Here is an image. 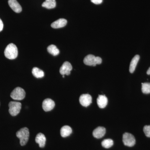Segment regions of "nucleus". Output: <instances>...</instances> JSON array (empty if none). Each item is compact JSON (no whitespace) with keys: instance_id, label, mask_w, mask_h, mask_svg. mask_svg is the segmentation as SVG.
I'll return each mask as SVG.
<instances>
[{"instance_id":"obj_24","label":"nucleus","mask_w":150,"mask_h":150,"mask_svg":"<svg viewBox=\"0 0 150 150\" xmlns=\"http://www.w3.org/2000/svg\"><path fill=\"white\" fill-rule=\"evenodd\" d=\"M3 28H4V24H3L0 18V32H1L3 30Z\"/></svg>"},{"instance_id":"obj_6","label":"nucleus","mask_w":150,"mask_h":150,"mask_svg":"<svg viewBox=\"0 0 150 150\" xmlns=\"http://www.w3.org/2000/svg\"><path fill=\"white\" fill-rule=\"evenodd\" d=\"M123 142L125 146L129 147H132L136 144L135 137L132 134L128 133L123 134Z\"/></svg>"},{"instance_id":"obj_23","label":"nucleus","mask_w":150,"mask_h":150,"mask_svg":"<svg viewBox=\"0 0 150 150\" xmlns=\"http://www.w3.org/2000/svg\"><path fill=\"white\" fill-rule=\"evenodd\" d=\"M92 2L95 4H100L103 2V0H91Z\"/></svg>"},{"instance_id":"obj_15","label":"nucleus","mask_w":150,"mask_h":150,"mask_svg":"<svg viewBox=\"0 0 150 150\" xmlns=\"http://www.w3.org/2000/svg\"><path fill=\"white\" fill-rule=\"evenodd\" d=\"M140 59V56L139 55H136L131 60L129 67V71L131 73H133L135 71L136 67Z\"/></svg>"},{"instance_id":"obj_8","label":"nucleus","mask_w":150,"mask_h":150,"mask_svg":"<svg viewBox=\"0 0 150 150\" xmlns=\"http://www.w3.org/2000/svg\"><path fill=\"white\" fill-rule=\"evenodd\" d=\"M55 102L50 98L44 100L42 103V107L44 111L46 112L51 111L55 107Z\"/></svg>"},{"instance_id":"obj_14","label":"nucleus","mask_w":150,"mask_h":150,"mask_svg":"<svg viewBox=\"0 0 150 150\" xmlns=\"http://www.w3.org/2000/svg\"><path fill=\"white\" fill-rule=\"evenodd\" d=\"M97 103L100 108H104L107 105V98L105 95H99L97 99Z\"/></svg>"},{"instance_id":"obj_17","label":"nucleus","mask_w":150,"mask_h":150,"mask_svg":"<svg viewBox=\"0 0 150 150\" xmlns=\"http://www.w3.org/2000/svg\"><path fill=\"white\" fill-rule=\"evenodd\" d=\"M56 0H46L42 4V6L43 7L47 9H52L55 8L56 6Z\"/></svg>"},{"instance_id":"obj_18","label":"nucleus","mask_w":150,"mask_h":150,"mask_svg":"<svg viewBox=\"0 0 150 150\" xmlns=\"http://www.w3.org/2000/svg\"><path fill=\"white\" fill-rule=\"evenodd\" d=\"M32 73L33 75L36 78H42L44 76L43 71L37 67H34L33 69Z\"/></svg>"},{"instance_id":"obj_13","label":"nucleus","mask_w":150,"mask_h":150,"mask_svg":"<svg viewBox=\"0 0 150 150\" xmlns=\"http://www.w3.org/2000/svg\"><path fill=\"white\" fill-rule=\"evenodd\" d=\"M35 142L38 144L39 147L43 148L46 144V138L44 134L42 133H39L36 136L35 139Z\"/></svg>"},{"instance_id":"obj_21","label":"nucleus","mask_w":150,"mask_h":150,"mask_svg":"<svg viewBox=\"0 0 150 150\" xmlns=\"http://www.w3.org/2000/svg\"><path fill=\"white\" fill-rule=\"evenodd\" d=\"M142 91L143 93L145 94L150 93V83H142Z\"/></svg>"},{"instance_id":"obj_25","label":"nucleus","mask_w":150,"mask_h":150,"mask_svg":"<svg viewBox=\"0 0 150 150\" xmlns=\"http://www.w3.org/2000/svg\"><path fill=\"white\" fill-rule=\"evenodd\" d=\"M147 74L148 75H150V67L149 68V69L147 71Z\"/></svg>"},{"instance_id":"obj_20","label":"nucleus","mask_w":150,"mask_h":150,"mask_svg":"<svg viewBox=\"0 0 150 150\" xmlns=\"http://www.w3.org/2000/svg\"><path fill=\"white\" fill-rule=\"evenodd\" d=\"M101 145L105 149H108L112 147L113 145V142L110 139H105L101 143Z\"/></svg>"},{"instance_id":"obj_7","label":"nucleus","mask_w":150,"mask_h":150,"mask_svg":"<svg viewBox=\"0 0 150 150\" xmlns=\"http://www.w3.org/2000/svg\"><path fill=\"white\" fill-rule=\"evenodd\" d=\"M79 102L82 106L88 107L92 103L91 96L88 94L81 95L79 98Z\"/></svg>"},{"instance_id":"obj_22","label":"nucleus","mask_w":150,"mask_h":150,"mask_svg":"<svg viewBox=\"0 0 150 150\" xmlns=\"http://www.w3.org/2000/svg\"><path fill=\"white\" fill-rule=\"evenodd\" d=\"M144 131L147 137H150V126H145L144 128Z\"/></svg>"},{"instance_id":"obj_1","label":"nucleus","mask_w":150,"mask_h":150,"mask_svg":"<svg viewBox=\"0 0 150 150\" xmlns=\"http://www.w3.org/2000/svg\"><path fill=\"white\" fill-rule=\"evenodd\" d=\"M4 55L6 58L9 59H16L18 55L17 47L13 43L8 44L5 50Z\"/></svg>"},{"instance_id":"obj_2","label":"nucleus","mask_w":150,"mask_h":150,"mask_svg":"<svg viewBox=\"0 0 150 150\" xmlns=\"http://www.w3.org/2000/svg\"><path fill=\"white\" fill-rule=\"evenodd\" d=\"M16 136L20 140L21 146H25L27 144L29 139V130L26 127L22 128L17 132Z\"/></svg>"},{"instance_id":"obj_16","label":"nucleus","mask_w":150,"mask_h":150,"mask_svg":"<svg viewBox=\"0 0 150 150\" xmlns=\"http://www.w3.org/2000/svg\"><path fill=\"white\" fill-rule=\"evenodd\" d=\"M72 132V130L69 126H63L61 129V135L62 137L65 138L69 136Z\"/></svg>"},{"instance_id":"obj_5","label":"nucleus","mask_w":150,"mask_h":150,"mask_svg":"<svg viewBox=\"0 0 150 150\" xmlns=\"http://www.w3.org/2000/svg\"><path fill=\"white\" fill-rule=\"evenodd\" d=\"M25 96V92L22 88L17 87L14 89L11 94L12 98L15 100H22Z\"/></svg>"},{"instance_id":"obj_10","label":"nucleus","mask_w":150,"mask_h":150,"mask_svg":"<svg viewBox=\"0 0 150 150\" xmlns=\"http://www.w3.org/2000/svg\"><path fill=\"white\" fill-rule=\"evenodd\" d=\"M9 6L15 12L17 13H19L22 11V7L16 0H8Z\"/></svg>"},{"instance_id":"obj_9","label":"nucleus","mask_w":150,"mask_h":150,"mask_svg":"<svg viewBox=\"0 0 150 150\" xmlns=\"http://www.w3.org/2000/svg\"><path fill=\"white\" fill-rule=\"evenodd\" d=\"M72 70V67L69 62H65L60 69V74L62 75H69L71 71Z\"/></svg>"},{"instance_id":"obj_19","label":"nucleus","mask_w":150,"mask_h":150,"mask_svg":"<svg viewBox=\"0 0 150 150\" xmlns=\"http://www.w3.org/2000/svg\"><path fill=\"white\" fill-rule=\"evenodd\" d=\"M47 51L48 53L54 56H57L60 53L59 49L54 45H51L48 46L47 48Z\"/></svg>"},{"instance_id":"obj_12","label":"nucleus","mask_w":150,"mask_h":150,"mask_svg":"<svg viewBox=\"0 0 150 150\" xmlns=\"http://www.w3.org/2000/svg\"><path fill=\"white\" fill-rule=\"evenodd\" d=\"M67 23V20L64 18H60L52 23L51 26L54 28H61L66 26Z\"/></svg>"},{"instance_id":"obj_3","label":"nucleus","mask_w":150,"mask_h":150,"mask_svg":"<svg viewBox=\"0 0 150 150\" xmlns=\"http://www.w3.org/2000/svg\"><path fill=\"white\" fill-rule=\"evenodd\" d=\"M85 64L89 66L95 67L96 65L100 64L102 63V59L99 57H96L94 55H90L86 56L83 60Z\"/></svg>"},{"instance_id":"obj_4","label":"nucleus","mask_w":150,"mask_h":150,"mask_svg":"<svg viewBox=\"0 0 150 150\" xmlns=\"http://www.w3.org/2000/svg\"><path fill=\"white\" fill-rule=\"evenodd\" d=\"M9 112L12 116H16L20 112L21 108V103L11 101L9 103Z\"/></svg>"},{"instance_id":"obj_11","label":"nucleus","mask_w":150,"mask_h":150,"mask_svg":"<svg viewBox=\"0 0 150 150\" xmlns=\"http://www.w3.org/2000/svg\"><path fill=\"white\" fill-rule=\"evenodd\" d=\"M105 132H106V130L105 128L99 126L94 130L93 132V135L95 138L100 139L104 136Z\"/></svg>"}]
</instances>
